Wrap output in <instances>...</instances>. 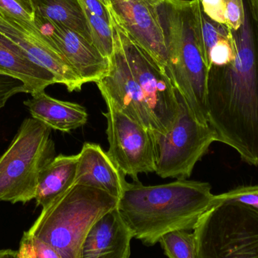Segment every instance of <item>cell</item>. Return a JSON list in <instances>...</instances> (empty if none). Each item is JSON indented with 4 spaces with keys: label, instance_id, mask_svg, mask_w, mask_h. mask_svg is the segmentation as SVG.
Here are the masks:
<instances>
[{
    "label": "cell",
    "instance_id": "cell-22",
    "mask_svg": "<svg viewBox=\"0 0 258 258\" xmlns=\"http://www.w3.org/2000/svg\"><path fill=\"white\" fill-rule=\"evenodd\" d=\"M83 8L87 18L92 44L103 55L110 59L114 51V36L111 24Z\"/></svg>",
    "mask_w": 258,
    "mask_h": 258
},
{
    "label": "cell",
    "instance_id": "cell-1",
    "mask_svg": "<svg viewBox=\"0 0 258 258\" xmlns=\"http://www.w3.org/2000/svg\"><path fill=\"white\" fill-rule=\"evenodd\" d=\"M233 33V60L209 71V125L217 141L234 149L248 165L258 166V33L249 12Z\"/></svg>",
    "mask_w": 258,
    "mask_h": 258
},
{
    "label": "cell",
    "instance_id": "cell-18",
    "mask_svg": "<svg viewBox=\"0 0 258 258\" xmlns=\"http://www.w3.org/2000/svg\"><path fill=\"white\" fill-rule=\"evenodd\" d=\"M78 155L55 156L39 174L35 200L37 206H48L74 184Z\"/></svg>",
    "mask_w": 258,
    "mask_h": 258
},
{
    "label": "cell",
    "instance_id": "cell-12",
    "mask_svg": "<svg viewBox=\"0 0 258 258\" xmlns=\"http://www.w3.org/2000/svg\"><path fill=\"white\" fill-rule=\"evenodd\" d=\"M109 1V12L115 23L162 69L166 71V46L154 1Z\"/></svg>",
    "mask_w": 258,
    "mask_h": 258
},
{
    "label": "cell",
    "instance_id": "cell-5",
    "mask_svg": "<svg viewBox=\"0 0 258 258\" xmlns=\"http://www.w3.org/2000/svg\"><path fill=\"white\" fill-rule=\"evenodd\" d=\"M51 128L26 119L0 157V201L26 203L35 199L39 174L55 156Z\"/></svg>",
    "mask_w": 258,
    "mask_h": 258
},
{
    "label": "cell",
    "instance_id": "cell-31",
    "mask_svg": "<svg viewBox=\"0 0 258 258\" xmlns=\"http://www.w3.org/2000/svg\"><path fill=\"white\" fill-rule=\"evenodd\" d=\"M99 1L101 2L109 10V7H110V1H109V0H99Z\"/></svg>",
    "mask_w": 258,
    "mask_h": 258
},
{
    "label": "cell",
    "instance_id": "cell-3",
    "mask_svg": "<svg viewBox=\"0 0 258 258\" xmlns=\"http://www.w3.org/2000/svg\"><path fill=\"white\" fill-rule=\"evenodd\" d=\"M167 50V74L194 117L209 125V69L202 40L200 0H153Z\"/></svg>",
    "mask_w": 258,
    "mask_h": 258
},
{
    "label": "cell",
    "instance_id": "cell-28",
    "mask_svg": "<svg viewBox=\"0 0 258 258\" xmlns=\"http://www.w3.org/2000/svg\"><path fill=\"white\" fill-rule=\"evenodd\" d=\"M80 4L91 13L101 17L109 24H111V15L108 9L99 0H79Z\"/></svg>",
    "mask_w": 258,
    "mask_h": 258
},
{
    "label": "cell",
    "instance_id": "cell-29",
    "mask_svg": "<svg viewBox=\"0 0 258 258\" xmlns=\"http://www.w3.org/2000/svg\"><path fill=\"white\" fill-rule=\"evenodd\" d=\"M248 3L249 14L254 22V27L258 33V0H246Z\"/></svg>",
    "mask_w": 258,
    "mask_h": 258
},
{
    "label": "cell",
    "instance_id": "cell-25",
    "mask_svg": "<svg viewBox=\"0 0 258 258\" xmlns=\"http://www.w3.org/2000/svg\"><path fill=\"white\" fill-rule=\"evenodd\" d=\"M221 202L239 203L258 213V185L239 186L224 194L215 195L214 204Z\"/></svg>",
    "mask_w": 258,
    "mask_h": 258
},
{
    "label": "cell",
    "instance_id": "cell-11",
    "mask_svg": "<svg viewBox=\"0 0 258 258\" xmlns=\"http://www.w3.org/2000/svg\"><path fill=\"white\" fill-rule=\"evenodd\" d=\"M0 33L19 45L33 61L51 72L57 83L64 85L69 92L81 90L83 80L35 22L21 21L0 12Z\"/></svg>",
    "mask_w": 258,
    "mask_h": 258
},
{
    "label": "cell",
    "instance_id": "cell-14",
    "mask_svg": "<svg viewBox=\"0 0 258 258\" xmlns=\"http://www.w3.org/2000/svg\"><path fill=\"white\" fill-rule=\"evenodd\" d=\"M78 155L76 184L96 188L119 200L128 182L101 146L86 143Z\"/></svg>",
    "mask_w": 258,
    "mask_h": 258
},
{
    "label": "cell",
    "instance_id": "cell-24",
    "mask_svg": "<svg viewBox=\"0 0 258 258\" xmlns=\"http://www.w3.org/2000/svg\"><path fill=\"white\" fill-rule=\"evenodd\" d=\"M232 32L226 26L211 20L202 10V40L206 65L211 49L221 39L230 36Z\"/></svg>",
    "mask_w": 258,
    "mask_h": 258
},
{
    "label": "cell",
    "instance_id": "cell-10",
    "mask_svg": "<svg viewBox=\"0 0 258 258\" xmlns=\"http://www.w3.org/2000/svg\"><path fill=\"white\" fill-rule=\"evenodd\" d=\"M114 51L110 57L108 74L96 83L103 98H107L116 108L153 134H158L156 122L149 110L141 89L135 81L121 43L119 33L111 19Z\"/></svg>",
    "mask_w": 258,
    "mask_h": 258
},
{
    "label": "cell",
    "instance_id": "cell-21",
    "mask_svg": "<svg viewBox=\"0 0 258 258\" xmlns=\"http://www.w3.org/2000/svg\"><path fill=\"white\" fill-rule=\"evenodd\" d=\"M162 249L168 258H197L195 236L188 230H175L159 239Z\"/></svg>",
    "mask_w": 258,
    "mask_h": 258
},
{
    "label": "cell",
    "instance_id": "cell-2",
    "mask_svg": "<svg viewBox=\"0 0 258 258\" xmlns=\"http://www.w3.org/2000/svg\"><path fill=\"white\" fill-rule=\"evenodd\" d=\"M214 199L207 182L177 179L145 186L135 181L127 183L117 209L133 238L153 246L170 232L194 230L200 218L213 206Z\"/></svg>",
    "mask_w": 258,
    "mask_h": 258
},
{
    "label": "cell",
    "instance_id": "cell-19",
    "mask_svg": "<svg viewBox=\"0 0 258 258\" xmlns=\"http://www.w3.org/2000/svg\"><path fill=\"white\" fill-rule=\"evenodd\" d=\"M30 3L37 18L74 30L92 42L87 18L79 0H30Z\"/></svg>",
    "mask_w": 258,
    "mask_h": 258
},
{
    "label": "cell",
    "instance_id": "cell-8",
    "mask_svg": "<svg viewBox=\"0 0 258 258\" xmlns=\"http://www.w3.org/2000/svg\"><path fill=\"white\" fill-rule=\"evenodd\" d=\"M127 61L135 81L145 98L156 122L158 134L165 135L171 128L178 114L177 92L166 71L140 48L133 39L113 21Z\"/></svg>",
    "mask_w": 258,
    "mask_h": 258
},
{
    "label": "cell",
    "instance_id": "cell-6",
    "mask_svg": "<svg viewBox=\"0 0 258 258\" xmlns=\"http://www.w3.org/2000/svg\"><path fill=\"white\" fill-rule=\"evenodd\" d=\"M194 233L197 258H258V213L248 206L215 203Z\"/></svg>",
    "mask_w": 258,
    "mask_h": 258
},
{
    "label": "cell",
    "instance_id": "cell-26",
    "mask_svg": "<svg viewBox=\"0 0 258 258\" xmlns=\"http://www.w3.org/2000/svg\"><path fill=\"white\" fill-rule=\"evenodd\" d=\"M0 12L27 22H35L36 19L30 0H0Z\"/></svg>",
    "mask_w": 258,
    "mask_h": 258
},
{
    "label": "cell",
    "instance_id": "cell-7",
    "mask_svg": "<svg viewBox=\"0 0 258 258\" xmlns=\"http://www.w3.org/2000/svg\"><path fill=\"white\" fill-rule=\"evenodd\" d=\"M177 92L179 109L174 125L165 135H154L156 171L162 178L186 179L197 162L217 141L209 125L200 123Z\"/></svg>",
    "mask_w": 258,
    "mask_h": 258
},
{
    "label": "cell",
    "instance_id": "cell-9",
    "mask_svg": "<svg viewBox=\"0 0 258 258\" xmlns=\"http://www.w3.org/2000/svg\"><path fill=\"white\" fill-rule=\"evenodd\" d=\"M107 112V153L125 176L138 181V175L156 171V150L154 135L150 129L131 119L104 98Z\"/></svg>",
    "mask_w": 258,
    "mask_h": 258
},
{
    "label": "cell",
    "instance_id": "cell-20",
    "mask_svg": "<svg viewBox=\"0 0 258 258\" xmlns=\"http://www.w3.org/2000/svg\"><path fill=\"white\" fill-rule=\"evenodd\" d=\"M202 10L211 20L236 31L243 25L246 11L243 0H200Z\"/></svg>",
    "mask_w": 258,
    "mask_h": 258
},
{
    "label": "cell",
    "instance_id": "cell-16",
    "mask_svg": "<svg viewBox=\"0 0 258 258\" xmlns=\"http://www.w3.org/2000/svg\"><path fill=\"white\" fill-rule=\"evenodd\" d=\"M0 74L22 82L31 95L45 91L50 85L57 83L51 72L33 61L19 45L2 33Z\"/></svg>",
    "mask_w": 258,
    "mask_h": 258
},
{
    "label": "cell",
    "instance_id": "cell-23",
    "mask_svg": "<svg viewBox=\"0 0 258 258\" xmlns=\"http://www.w3.org/2000/svg\"><path fill=\"white\" fill-rule=\"evenodd\" d=\"M18 254L20 258H63L54 247L27 232L20 242Z\"/></svg>",
    "mask_w": 258,
    "mask_h": 258
},
{
    "label": "cell",
    "instance_id": "cell-4",
    "mask_svg": "<svg viewBox=\"0 0 258 258\" xmlns=\"http://www.w3.org/2000/svg\"><path fill=\"white\" fill-rule=\"evenodd\" d=\"M119 200L96 188L74 183L43 208L29 234L54 247L63 258H82L85 239Z\"/></svg>",
    "mask_w": 258,
    "mask_h": 258
},
{
    "label": "cell",
    "instance_id": "cell-27",
    "mask_svg": "<svg viewBox=\"0 0 258 258\" xmlns=\"http://www.w3.org/2000/svg\"><path fill=\"white\" fill-rule=\"evenodd\" d=\"M18 93H30L27 86L16 79L0 74V109L9 98Z\"/></svg>",
    "mask_w": 258,
    "mask_h": 258
},
{
    "label": "cell",
    "instance_id": "cell-30",
    "mask_svg": "<svg viewBox=\"0 0 258 258\" xmlns=\"http://www.w3.org/2000/svg\"><path fill=\"white\" fill-rule=\"evenodd\" d=\"M0 258H20L18 251L14 250H1L0 251Z\"/></svg>",
    "mask_w": 258,
    "mask_h": 258
},
{
    "label": "cell",
    "instance_id": "cell-13",
    "mask_svg": "<svg viewBox=\"0 0 258 258\" xmlns=\"http://www.w3.org/2000/svg\"><path fill=\"white\" fill-rule=\"evenodd\" d=\"M35 24L84 84L98 83L108 74L110 59L80 33L37 17Z\"/></svg>",
    "mask_w": 258,
    "mask_h": 258
},
{
    "label": "cell",
    "instance_id": "cell-17",
    "mask_svg": "<svg viewBox=\"0 0 258 258\" xmlns=\"http://www.w3.org/2000/svg\"><path fill=\"white\" fill-rule=\"evenodd\" d=\"M24 104L32 118L54 130L70 132L87 122L88 113L85 107L51 98L45 91L32 95L31 99L24 101Z\"/></svg>",
    "mask_w": 258,
    "mask_h": 258
},
{
    "label": "cell",
    "instance_id": "cell-15",
    "mask_svg": "<svg viewBox=\"0 0 258 258\" xmlns=\"http://www.w3.org/2000/svg\"><path fill=\"white\" fill-rule=\"evenodd\" d=\"M132 232L117 208L92 226L85 239L82 258H130Z\"/></svg>",
    "mask_w": 258,
    "mask_h": 258
}]
</instances>
